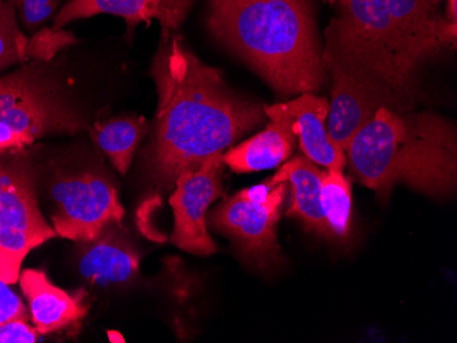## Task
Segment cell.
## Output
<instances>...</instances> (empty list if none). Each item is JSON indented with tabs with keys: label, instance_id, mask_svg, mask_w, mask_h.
<instances>
[{
	"label": "cell",
	"instance_id": "cell-20",
	"mask_svg": "<svg viewBox=\"0 0 457 343\" xmlns=\"http://www.w3.org/2000/svg\"><path fill=\"white\" fill-rule=\"evenodd\" d=\"M320 196L331 241L345 242L351 233L352 191L343 171H323Z\"/></svg>",
	"mask_w": 457,
	"mask_h": 343
},
{
	"label": "cell",
	"instance_id": "cell-15",
	"mask_svg": "<svg viewBox=\"0 0 457 343\" xmlns=\"http://www.w3.org/2000/svg\"><path fill=\"white\" fill-rule=\"evenodd\" d=\"M281 106L294 119L303 155L328 170L343 171L346 166V153L328 135V100L314 94H302Z\"/></svg>",
	"mask_w": 457,
	"mask_h": 343
},
{
	"label": "cell",
	"instance_id": "cell-14",
	"mask_svg": "<svg viewBox=\"0 0 457 343\" xmlns=\"http://www.w3.org/2000/svg\"><path fill=\"white\" fill-rule=\"evenodd\" d=\"M264 111L270 120L266 129L222 155L225 166L236 173L278 167L294 152L297 135L292 117L282 109L281 103L264 106Z\"/></svg>",
	"mask_w": 457,
	"mask_h": 343
},
{
	"label": "cell",
	"instance_id": "cell-2",
	"mask_svg": "<svg viewBox=\"0 0 457 343\" xmlns=\"http://www.w3.org/2000/svg\"><path fill=\"white\" fill-rule=\"evenodd\" d=\"M207 27L284 96L314 94L325 81L311 0H209Z\"/></svg>",
	"mask_w": 457,
	"mask_h": 343
},
{
	"label": "cell",
	"instance_id": "cell-18",
	"mask_svg": "<svg viewBox=\"0 0 457 343\" xmlns=\"http://www.w3.org/2000/svg\"><path fill=\"white\" fill-rule=\"evenodd\" d=\"M322 174L314 161L305 156H296L279 168L278 173L269 179L271 186L287 183L290 189V207L287 216H295L302 220L308 232L314 233L318 237H325L331 241L328 217L323 211L320 183Z\"/></svg>",
	"mask_w": 457,
	"mask_h": 343
},
{
	"label": "cell",
	"instance_id": "cell-8",
	"mask_svg": "<svg viewBox=\"0 0 457 343\" xmlns=\"http://www.w3.org/2000/svg\"><path fill=\"white\" fill-rule=\"evenodd\" d=\"M50 194L55 204L53 227L59 237L88 242L107 225L122 222L117 189L100 174L58 176L51 183Z\"/></svg>",
	"mask_w": 457,
	"mask_h": 343
},
{
	"label": "cell",
	"instance_id": "cell-11",
	"mask_svg": "<svg viewBox=\"0 0 457 343\" xmlns=\"http://www.w3.org/2000/svg\"><path fill=\"white\" fill-rule=\"evenodd\" d=\"M195 0H68L54 18V29L77 20L110 14L127 22L128 36L140 24L158 21L162 32H177L194 7Z\"/></svg>",
	"mask_w": 457,
	"mask_h": 343
},
{
	"label": "cell",
	"instance_id": "cell-6",
	"mask_svg": "<svg viewBox=\"0 0 457 343\" xmlns=\"http://www.w3.org/2000/svg\"><path fill=\"white\" fill-rule=\"evenodd\" d=\"M54 237L38 207L30 153L0 151V279L17 283L27 256Z\"/></svg>",
	"mask_w": 457,
	"mask_h": 343
},
{
	"label": "cell",
	"instance_id": "cell-17",
	"mask_svg": "<svg viewBox=\"0 0 457 343\" xmlns=\"http://www.w3.org/2000/svg\"><path fill=\"white\" fill-rule=\"evenodd\" d=\"M20 285L29 304L30 320L38 334L66 329L87 314L82 297L71 296L51 283L45 273L24 270L20 274Z\"/></svg>",
	"mask_w": 457,
	"mask_h": 343
},
{
	"label": "cell",
	"instance_id": "cell-3",
	"mask_svg": "<svg viewBox=\"0 0 457 343\" xmlns=\"http://www.w3.org/2000/svg\"><path fill=\"white\" fill-rule=\"evenodd\" d=\"M345 153L352 178L381 199L399 183L431 197L456 191V127L437 112L382 107L352 138Z\"/></svg>",
	"mask_w": 457,
	"mask_h": 343
},
{
	"label": "cell",
	"instance_id": "cell-21",
	"mask_svg": "<svg viewBox=\"0 0 457 343\" xmlns=\"http://www.w3.org/2000/svg\"><path fill=\"white\" fill-rule=\"evenodd\" d=\"M63 0H15L17 14L25 29L33 32L53 17Z\"/></svg>",
	"mask_w": 457,
	"mask_h": 343
},
{
	"label": "cell",
	"instance_id": "cell-12",
	"mask_svg": "<svg viewBox=\"0 0 457 343\" xmlns=\"http://www.w3.org/2000/svg\"><path fill=\"white\" fill-rule=\"evenodd\" d=\"M418 65L456 45L457 25L441 14L443 0H382Z\"/></svg>",
	"mask_w": 457,
	"mask_h": 343
},
{
	"label": "cell",
	"instance_id": "cell-7",
	"mask_svg": "<svg viewBox=\"0 0 457 343\" xmlns=\"http://www.w3.org/2000/svg\"><path fill=\"white\" fill-rule=\"evenodd\" d=\"M287 183L244 189L225 200L207 217L210 227L235 241L241 255L262 270L282 261L276 227L287 196Z\"/></svg>",
	"mask_w": 457,
	"mask_h": 343
},
{
	"label": "cell",
	"instance_id": "cell-10",
	"mask_svg": "<svg viewBox=\"0 0 457 343\" xmlns=\"http://www.w3.org/2000/svg\"><path fill=\"white\" fill-rule=\"evenodd\" d=\"M333 78L328 130L331 140L346 151L352 138L382 107L397 111L392 100L366 81L336 65H325Z\"/></svg>",
	"mask_w": 457,
	"mask_h": 343
},
{
	"label": "cell",
	"instance_id": "cell-22",
	"mask_svg": "<svg viewBox=\"0 0 457 343\" xmlns=\"http://www.w3.org/2000/svg\"><path fill=\"white\" fill-rule=\"evenodd\" d=\"M10 286L0 279V324L17 319L29 320L27 306Z\"/></svg>",
	"mask_w": 457,
	"mask_h": 343
},
{
	"label": "cell",
	"instance_id": "cell-4",
	"mask_svg": "<svg viewBox=\"0 0 457 343\" xmlns=\"http://www.w3.org/2000/svg\"><path fill=\"white\" fill-rule=\"evenodd\" d=\"M326 29L325 65H336L384 92L397 111L417 103L418 65L382 0H338Z\"/></svg>",
	"mask_w": 457,
	"mask_h": 343
},
{
	"label": "cell",
	"instance_id": "cell-13",
	"mask_svg": "<svg viewBox=\"0 0 457 343\" xmlns=\"http://www.w3.org/2000/svg\"><path fill=\"white\" fill-rule=\"evenodd\" d=\"M79 270L82 278L94 285H125L138 273L140 255L120 222H112L96 238L81 242Z\"/></svg>",
	"mask_w": 457,
	"mask_h": 343
},
{
	"label": "cell",
	"instance_id": "cell-1",
	"mask_svg": "<svg viewBox=\"0 0 457 343\" xmlns=\"http://www.w3.org/2000/svg\"><path fill=\"white\" fill-rule=\"evenodd\" d=\"M151 76L159 102L141 165L161 193L269 119L264 106L228 88L222 73L204 65L176 32H162Z\"/></svg>",
	"mask_w": 457,
	"mask_h": 343
},
{
	"label": "cell",
	"instance_id": "cell-5",
	"mask_svg": "<svg viewBox=\"0 0 457 343\" xmlns=\"http://www.w3.org/2000/svg\"><path fill=\"white\" fill-rule=\"evenodd\" d=\"M47 63L32 61L0 78V151L22 150L47 135L86 129V119Z\"/></svg>",
	"mask_w": 457,
	"mask_h": 343
},
{
	"label": "cell",
	"instance_id": "cell-23",
	"mask_svg": "<svg viewBox=\"0 0 457 343\" xmlns=\"http://www.w3.org/2000/svg\"><path fill=\"white\" fill-rule=\"evenodd\" d=\"M35 327L28 320L17 319L0 324V343H35L38 339Z\"/></svg>",
	"mask_w": 457,
	"mask_h": 343
},
{
	"label": "cell",
	"instance_id": "cell-16",
	"mask_svg": "<svg viewBox=\"0 0 457 343\" xmlns=\"http://www.w3.org/2000/svg\"><path fill=\"white\" fill-rule=\"evenodd\" d=\"M77 42L73 33L41 28L27 36L18 24L15 0H0V70L17 63L50 62L59 53Z\"/></svg>",
	"mask_w": 457,
	"mask_h": 343
},
{
	"label": "cell",
	"instance_id": "cell-25",
	"mask_svg": "<svg viewBox=\"0 0 457 343\" xmlns=\"http://www.w3.org/2000/svg\"><path fill=\"white\" fill-rule=\"evenodd\" d=\"M330 4H337L338 0H328Z\"/></svg>",
	"mask_w": 457,
	"mask_h": 343
},
{
	"label": "cell",
	"instance_id": "cell-9",
	"mask_svg": "<svg viewBox=\"0 0 457 343\" xmlns=\"http://www.w3.org/2000/svg\"><path fill=\"white\" fill-rule=\"evenodd\" d=\"M223 166L222 155L214 156L199 168L182 173L174 184L171 242L185 252L199 256L217 252L207 227V211L222 193Z\"/></svg>",
	"mask_w": 457,
	"mask_h": 343
},
{
	"label": "cell",
	"instance_id": "cell-24",
	"mask_svg": "<svg viewBox=\"0 0 457 343\" xmlns=\"http://www.w3.org/2000/svg\"><path fill=\"white\" fill-rule=\"evenodd\" d=\"M445 18L452 24L457 25V0H446Z\"/></svg>",
	"mask_w": 457,
	"mask_h": 343
},
{
	"label": "cell",
	"instance_id": "cell-19",
	"mask_svg": "<svg viewBox=\"0 0 457 343\" xmlns=\"http://www.w3.org/2000/svg\"><path fill=\"white\" fill-rule=\"evenodd\" d=\"M148 132L147 120L136 115L97 122L89 129L94 144L110 159L120 176L129 171L136 151Z\"/></svg>",
	"mask_w": 457,
	"mask_h": 343
}]
</instances>
